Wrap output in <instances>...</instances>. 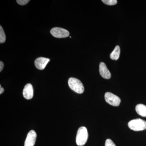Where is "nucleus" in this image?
I'll list each match as a JSON object with an SVG mask.
<instances>
[{"label":"nucleus","mask_w":146,"mask_h":146,"mask_svg":"<svg viewBox=\"0 0 146 146\" xmlns=\"http://www.w3.org/2000/svg\"><path fill=\"white\" fill-rule=\"evenodd\" d=\"M88 131L85 127H81L78 129L76 137V143L78 146L84 145L88 140Z\"/></svg>","instance_id":"f257e3e1"},{"label":"nucleus","mask_w":146,"mask_h":146,"mask_svg":"<svg viewBox=\"0 0 146 146\" xmlns=\"http://www.w3.org/2000/svg\"><path fill=\"white\" fill-rule=\"evenodd\" d=\"M68 83L70 88L76 93L82 94L84 92V87L79 80L74 78H70L68 80Z\"/></svg>","instance_id":"f03ea898"},{"label":"nucleus","mask_w":146,"mask_h":146,"mask_svg":"<svg viewBox=\"0 0 146 146\" xmlns=\"http://www.w3.org/2000/svg\"><path fill=\"white\" fill-rule=\"evenodd\" d=\"M129 127L134 131H140L146 129V121L141 119H134L128 123Z\"/></svg>","instance_id":"7ed1b4c3"},{"label":"nucleus","mask_w":146,"mask_h":146,"mask_svg":"<svg viewBox=\"0 0 146 146\" xmlns=\"http://www.w3.org/2000/svg\"><path fill=\"white\" fill-rule=\"evenodd\" d=\"M105 100L108 103L112 106H118L121 103V99L119 97L110 92H106L105 94Z\"/></svg>","instance_id":"20e7f679"},{"label":"nucleus","mask_w":146,"mask_h":146,"mask_svg":"<svg viewBox=\"0 0 146 146\" xmlns=\"http://www.w3.org/2000/svg\"><path fill=\"white\" fill-rule=\"evenodd\" d=\"M52 35L56 38H62L68 37L70 33L67 30L60 27H54L50 30Z\"/></svg>","instance_id":"39448f33"},{"label":"nucleus","mask_w":146,"mask_h":146,"mask_svg":"<svg viewBox=\"0 0 146 146\" xmlns=\"http://www.w3.org/2000/svg\"><path fill=\"white\" fill-rule=\"evenodd\" d=\"M36 138V134L34 130H31L27 135L24 146H34Z\"/></svg>","instance_id":"423d86ee"},{"label":"nucleus","mask_w":146,"mask_h":146,"mask_svg":"<svg viewBox=\"0 0 146 146\" xmlns=\"http://www.w3.org/2000/svg\"><path fill=\"white\" fill-rule=\"evenodd\" d=\"M50 61L49 58L40 57L37 58L35 61V65L37 69L43 70L46 68L48 63Z\"/></svg>","instance_id":"0eeeda50"},{"label":"nucleus","mask_w":146,"mask_h":146,"mask_svg":"<svg viewBox=\"0 0 146 146\" xmlns=\"http://www.w3.org/2000/svg\"><path fill=\"white\" fill-rule=\"evenodd\" d=\"M34 90L31 84H27L24 87L23 91L24 98L27 100H31L33 98Z\"/></svg>","instance_id":"6e6552de"},{"label":"nucleus","mask_w":146,"mask_h":146,"mask_svg":"<svg viewBox=\"0 0 146 146\" xmlns=\"http://www.w3.org/2000/svg\"><path fill=\"white\" fill-rule=\"evenodd\" d=\"M99 72L101 76L104 78L109 79L111 78V73L104 63L101 62L100 63Z\"/></svg>","instance_id":"1a4fd4ad"},{"label":"nucleus","mask_w":146,"mask_h":146,"mask_svg":"<svg viewBox=\"0 0 146 146\" xmlns=\"http://www.w3.org/2000/svg\"><path fill=\"white\" fill-rule=\"evenodd\" d=\"M136 112L138 115L143 117H146V106L143 104H138L136 107Z\"/></svg>","instance_id":"9d476101"},{"label":"nucleus","mask_w":146,"mask_h":146,"mask_svg":"<svg viewBox=\"0 0 146 146\" xmlns=\"http://www.w3.org/2000/svg\"><path fill=\"white\" fill-rule=\"evenodd\" d=\"M120 54V48L119 46L115 47L112 52L110 54V58L113 60H117L119 58Z\"/></svg>","instance_id":"9b49d317"},{"label":"nucleus","mask_w":146,"mask_h":146,"mask_svg":"<svg viewBox=\"0 0 146 146\" xmlns=\"http://www.w3.org/2000/svg\"><path fill=\"white\" fill-rule=\"evenodd\" d=\"M6 41V35L1 26H0V43L2 44Z\"/></svg>","instance_id":"f8f14e48"},{"label":"nucleus","mask_w":146,"mask_h":146,"mask_svg":"<svg viewBox=\"0 0 146 146\" xmlns=\"http://www.w3.org/2000/svg\"><path fill=\"white\" fill-rule=\"evenodd\" d=\"M103 2L105 4L108 5H114L117 3V0H102Z\"/></svg>","instance_id":"ddd939ff"},{"label":"nucleus","mask_w":146,"mask_h":146,"mask_svg":"<svg viewBox=\"0 0 146 146\" xmlns=\"http://www.w3.org/2000/svg\"><path fill=\"white\" fill-rule=\"evenodd\" d=\"M105 146H116L113 141L110 139H108L106 140L105 144Z\"/></svg>","instance_id":"4468645a"},{"label":"nucleus","mask_w":146,"mask_h":146,"mask_svg":"<svg viewBox=\"0 0 146 146\" xmlns=\"http://www.w3.org/2000/svg\"><path fill=\"white\" fill-rule=\"evenodd\" d=\"M29 1V0H17L16 1V2L18 4L21 5H25Z\"/></svg>","instance_id":"2eb2a0df"},{"label":"nucleus","mask_w":146,"mask_h":146,"mask_svg":"<svg viewBox=\"0 0 146 146\" xmlns=\"http://www.w3.org/2000/svg\"><path fill=\"white\" fill-rule=\"evenodd\" d=\"M4 67V64L3 63L2 61H0V72H1L3 70V68Z\"/></svg>","instance_id":"dca6fc26"},{"label":"nucleus","mask_w":146,"mask_h":146,"mask_svg":"<svg viewBox=\"0 0 146 146\" xmlns=\"http://www.w3.org/2000/svg\"><path fill=\"white\" fill-rule=\"evenodd\" d=\"M4 91V89L1 87V85H0V94H2Z\"/></svg>","instance_id":"f3484780"}]
</instances>
